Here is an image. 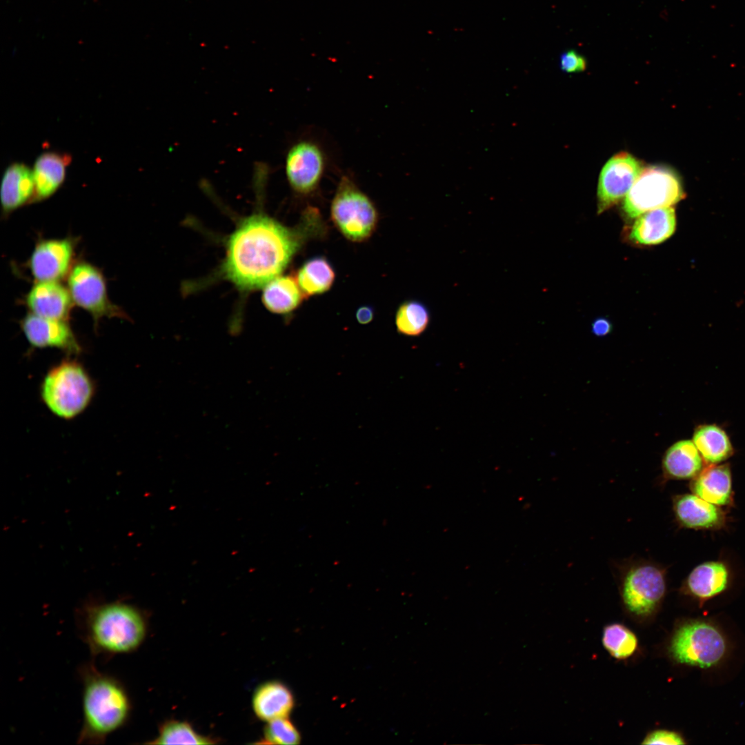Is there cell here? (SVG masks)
<instances>
[{
  "mask_svg": "<svg viewBox=\"0 0 745 745\" xmlns=\"http://www.w3.org/2000/svg\"><path fill=\"white\" fill-rule=\"evenodd\" d=\"M300 739V735L293 724L286 717H281L268 722L261 743L292 745L297 744Z\"/></svg>",
  "mask_w": 745,
  "mask_h": 745,
  "instance_id": "f1b7e54d",
  "label": "cell"
},
{
  "mask_svg": "<svg viewBox=\"0 0 745 745\" xmlns=\"http://www.w3.org/2000/svg\"><path fill=\"white\" fill-rule=\"evenodd\" d=\"M635 219L629 237L640 245L661 244L670 237L676 228L675 211L673 206L649 210Z\"/></svg>",
  "mask_w": 745,
  "mask_h": 745,
  "instance_id": "ac0fdd59",
  "label": "cell"
},
{
  "mask_svg": "<svg viewBox=\"0 0 745 745\" xmlns=\"http://www.w3.org/2000/svg\"><path fill=\"white\" fill-rule=\"evenodd\" d=\"M216 741L198 733L186 722L168 720L159 728L158 735L149 744H213Z\"/></svg>",
  "mask_w": 745,
  "mask_h": 745,
  "instance_id": "484cf974",
  "label": "cell"
},
{
  "mask_svg": "<svg viewBox=\"0 0 745 745\" xmlns=\"http://www.w3.org/2000/svg\"><path fill=\"white\" fill-rule=\"evenodd\" d=\"M26 301L30 313L63 321L68 319L73 304L68 288L59 281H37Z\"/></svg>",
  "mask_w": 745,
  "mask_h": 745,
  "instance_id": "2e32d148",
  "label": "cell"
},
{
  "mask_svg": "<svg viewBox=\"0 0 745 745\" xmlns=\"http://www.w3.org/2000/svg\"><path fill=\"white\" fill-rule=\"evenodd\" d=\"M375 316V310L370 306H360L356 311L355 317L357 321L361 324H368L372 321Z\"/></svg>",
  "mask_w": 745,
  "mask_h": 745,
  "instance_id": "d6a6232c",
  "label": "cell"
},
{
  "mask_svg": "<svg viewBox=\"0 0 745 745\" xmlns=\"http://www.w3.org/2000/svg\"><path fill=\"white\" fill-rule=\"evenodd\" d=\"M615 569L626 609L636 617L653 615L666 595V568L650 559L630 557L617 563Z\"/></svg>",
  "mask_w": 745,
  "mask_h": 745,
  "instance_id": "5b68a950",
  "label": "cell"
},
{
  "mask_svg": "<svg viewBox=\"0 0 745 745\" xmlns=\"http://www.w3.org/2000/svg\"><path fill=\"white\" fill-rule=\"evenodd\" d=\"M79 675L83 720L77 742L103 744L128 722L132 711L130 695L120 680L101 671L93 662L83 664Z\"/></svg>",
  "mask_w": 745,
  "mask_h": 745,
  "instance_id": "3957f363",
  "label": "cell"
},
{
  "mask_svg": "<svg viewBox=\"0 0 745 745\" xmlns=\"http://www.w3.org/2000/svg\"><path fill=\"white\" fill-rule=\"evenodd\" d=\"M430 312L420 301L408 300L402 303L395 314V326L398 332L410 337L423 333L430 323Z\"/></svg>",
  "mask_w": 745,
  "mask_h": 745,
  "instance_id": "4316f807",
  "label": "cell"
},
{
  "mask_svg": "<svg viewBox=\"0 0 745 745\" xmlns=\"http://www.w3.org/2000/svg\"><path fill=\"white\" fill-rule=\"evenodd\" d=\"M559 66L564 72H579L586 68L585 58L575 50H570L563 52L559 59Z\"/></svg>",
  "mask_w": 745,
  "mask_h": 745,
  "instance_id": "4dcf8cb0",
  "label": "cell"
},
{
  "mask_svg": "<svg viewBox=\"0 0 745 745\" xmlns=\"http://www.w3.org/2000/svg\"><path fill=\"white\" fill-rule=\"evenodd\" d=\"M690 488L698 497L719 506L733 503L732 474L728 464H709L691 479Z\"/></svg>",
  "mask_w": 745,
  "mask_h": 745,
  "instance_id": "e0dca14e",
  "label": "cell"
},
{
  "mask_svg": "<svg viewBox=\"0 0 745 745\" xmlns=\"http://www.w3.org/2000/svg\"><path fill=\"white\" fill-rule=\"evenodd\" d=\"M703 468V459L693 441L680 440L664 454L662 481L692 479Z\"/></svg>",
  "mask_w": 745,
  "mask_h": 745,
  "instance_id": "d6986e66",
  "label": "cell"
},
{
  "mask_svg": "<svg viewBox=\"0 0 745 745\" xmlns=\"http://www.w3.org/2000/svg\"><path fill=\"white\" fill-rule=\"evenodd\" d=\"M76 619L79 634L95 657L132 653L147 634L145 614L124 602L87 604L78 610Z\"/></svg>",
  "mask_w": 745,
  "mask_h": 745,
  "instance_id": "7a4b0ae2",
  "label": "cell"
},
{
  "mask_svg": "<svg viewBox=\"0 0 745 745\" xmlns=\"http://www.w3.org/2000/svg\"><path fill=\"white\" fill-rule=\"evenodd\" d=\"M306 298L301 290L296 277L279 276L264 286L262 301L270 312L288 314L301 304Z\"/></svg>",
  "mask_w": 745,
  "mask_h": 745,
  "instance_id": "603a6c76",
  "label": "cell"
},
{
  "mask_svg": "<svg viewBox=\"0 0 745 745\" xmlns=\"http://www.w3.org/2000/svg\"><path fill=\"white\" fill-rule=\"evenodd\" d=\"M252 708L256 716L261 720L286 717L294 706L290 691L284 684L268 682L259 685L254 692Z\"/></svg>",
  "mask_w": 745,
  "mask_h": 745,
  "instance_id": "44dd1931",
  "label": "cell"
},
{
  "mask_svg": "<svg viewBox=\"0 0 745 745\" xmlns=\"http://www.w3.org/2000/svg\"><path fill=\"white\" fill-rule=\"evenodd\" d=\"M68 286L73 303L91 315L96 326L103 317L127 319L126 314L109 299L104 277L91 264H75L68 274Z\"/></svg>",
  "mask_w": 745,
  "mask_h": 745,
  "instance_id": "9c48e42d",
  "label": "cell"
},
{
  "mask_svg": "<svg viewBox=\"0 0 745 745\" xmlns=\"http://www.w3.org/2000/svg\"><path fill=\"white\" fill-rule=\"evenodd\" d=\"M71 157L56 152H46L36 160L32 170L34 193L32 201H39L52 196L63 183L66 167Z\"/></svg>",
  "mask_w": 745,
  "mask_h": 745,
  "instance_id": "7402d4cb",
  "label": "cell"
},
{
  "mask_svg": "<svg viewBox=\"0 0 745 745\" xmlns=\"http://www.w3.org/2000/svg\"><path fill=\"white\" fill-rule=\"evenodd\" d=\"M20 326L32 348H57L69 355L82 352L81 344L66 321L29 313L22 319Z\"/></svg>",
  "mask_w": 745,
  "mask_h": 745,
  "instance_id": "7c38bea8",
  "label": "cell"
},
{
  "mask_svg": "<svg viewBox=\"0 0 745 745\" xmlns=\"http://www.w3.org/2000/svg\"><path fill=\"white\" fill-rule=\"evenodd\" d=\"M668 653L676 663L701 669L719 665L726 657L729 644L720 627L706 619H690L675 628Z\"/></svg>",
  "mask_w": 745,
  "mask_h": 745,
  "instance_id": "8992f818",
  "label": "cell"
},
{
  "mask_svg": "<svg viewBox=\"0 0 745 745\" xmlns=\"http://www.w3.org/2000/svg\"><path fill=\"white\" fill-rule=\"evenodd\" d=\"M731 581V572L724 562H706L690 572L681 586L680 592L702 608L706 602L724 593Z\"/></svg>",
  "mask_w": 745,
  "mask_h": 745,
  "instance_id": "5bb4252c",
  "label": "cell"
},
{
  "mask_svg": "<svg viewBox=\"0 0 745 745\" xmlns=\"http://www.w3.org/2000/svg\"><path fill=\"white\" fill-rule=\"evenodd\" d=\"M692 441L703 460L709 464H719L733 454L727 434L715 424L699 426L694 431Z\"/></svg>",
  "mask_w": 745,
  "mask_h": 745,
  "instance_id": "cb8c5ba5",
  "label": "cell"
},
{
  "mask_svg": "<svg viewBox=\"0 0 745 745\" xmlns=\"http://www.w3.org/2000/svg\"><path fill=\"white\" fill-rule=\"evenodd\" d=\"M296 279L307 298L329 290L335 281V272L328 259L318 256L304 262L299 269Z\"/></svg>",
  "mask_w": 745,
  "mask_h": 745,
  "instance_id": "d4e9b609",
  "label": "cell"
},
{
  "mask_svg": "<svg viewBox=\"0 0 745 745\" xmlns=\"http://www.w3.org/2000/svg\"><path fill=\"white\" fill-rule=\"evenodd\" d=\"M642 744L679 745L686 744H687V742L684 737L677 731L667 729H657L649 733L644 737Z\"/></svg>",
  "mask_w": 745,
  "mask_h": 745,
  "instance_id": "f546056e",
  "label": "cell"
},
{
  "mask_svg": "<svg viewBox=\"0 0 745 745\" xmlns=\"http://www.w3.org/2000/svg\"><path fill=\"white\" fill-rule=\"evenodd\" d=\"M324 228L319 212L311 207L304 210L295 228L263 214L248 217L228 240L223 276L243 291L264 287L279 277L303 244L321 233Z\"/></svg>",
  "mask_w": 745,
  "mask_h": 745,
  "instance_id": "6da1fadb",
  "label": "cell"
},
{
  "mask_svg": "<svg viewBox=\"0 0 745 745\" xmlns=\"http://www.w3.org/2000/svg\"><path fill=\"white\" fill-rule=\"evenodd\" d=\"M684 197L677 175L659 166L644 168L624 197L622 210L626 216L635 219L645 212L673 206Z\"/></svg>",
  "mask_w": 745,
  "mask_h": 745,
  "instance_id": "ba28073f",
  "label": "cell"
},
{
  "mask_svg": "<svg viewBox=\"0 0 745 745\" xmlns=\"http://www.w3.org/2000/svg\"><path fill=\"white\" fill-rule=\"evenodd\" d=\"M591 330L597 337L606 336L612 330V324L606 318L599 317L593 322Z\"/></svg>",
  "mask_w": 745,
  "mask_h": 745,
  "instance_id": "1f68e13d",
  "label": "cell"
},
{
  "mask_svg": "<svg viewBox=\"0 0 745 745\" xmlns=\"http://www.w3.org/2000/svg\"><path fill=\"white\" fill-rule=\"evenodd\" d=\"M602 644L612 657L626 659L635 653L638 639L636 635L626 626L613 623L604 627Z\"/></svg>",
  "mask_w": 745,
  "mask_h": 745,
  "instance_id": "83f0119b",
  "label": "cell"
},
{
  "mask_svg": "<svg viewBox=\"0 0 745 745\" xmlns=\"http://www.w3.org/2000/svg\"><path fill=\"white\" fill-rule=\"evenodd\" d=\"M74 253V242L69 238L39 241L29 260L32 276L37 281H59L68 275Z\"/></svg>",
  "mask_w": 745,
  "mask_h": 745,
  "instance_id": "4fadbf2b",
  "label": "cell"
},
{
  "mask_svg": "<svg viewBox=\"0 0 745 745\" xmlns=\"http://www.w3.org/2000/svg\"><path fill=\"white\" fill-rule=\"evenodd\" d=\"M673 511L677 524L693 530H719L726 523V514L721 506L712 504L694 493L675 495Z\"/></svg>",
  "mask_w": 745,
  "mask_h": 745,
  "instance_id": "9a60e30c",
  "label": "cell"
},
{
  "mask_svg": "<svg viewBox=\"0 0 745 745\" xmlns=\"http://www.w3.org/2000/svg\"><path fill=\"white\" fill-rule=\"evenodd\" d=\"M286 174L292 189L308 195L318 187L325 168V157L319 146L310 141L295 143L286 159Z\"/></svg>",
  "mask_w": 745,
  "mask_h": 745,
  "instance_id": "8fae6325",
  "label": "cell"
},
{
  "mask_svg": "<svg viewBox=\"0 0 745 745\" xmlns=\"http://www.w3.org/2000/svg\"><path fill=\"white\" fill-rule=\"evenodd\" d=\"M330 217L342 235L353 242L369 239L379 221L374 203L348 176L339 181L331 202Z\"/></svg>",
  "mask_w": 745,
  "mask_h": 745,
  "instance_id": "52a82bcc",
  "label": "cell"
},
{
  "mask_svg": "<svg viewBox=\"0 0 745 745\" xmlns=\"http://www.w3.org/2000/svg\"><path fill=\"white\" fill-rule=\"evenodd\" d=\"M644 167L626 152H619L603 166L597 187V212L602 213L625 197Z\"/></svg>",
  "mask_w": 745,
  "mask_h": 745,
  "instance_id": "30bf717a",
  "label": "cell"
},
{
  "mask_svg": "<svg viewBox=\"0 0 745 745\" xmlns=\"http://www.w3.org/2000/svg\"><path fill=\"white\" fill-rule=\"evenodd\" d=\"M95 393L94 381L77 359L66 358L53 366L40 386V396L46 408L62 419H72L91 403Z\"/></svg>",
  "mask_w": 745,
  "mask_h": 745,
  "instance_id": "277c9868",
  "label": "cell"
},
{
  "mask_svg": "<svg viewBox=\"0 0 745 745\" xmlns=\"http://www.w3.org/2000/svg\"><path fill=\"white\" fill-rule=\"evenodd\" d=\"M34 181L32 171L23 163H14L5 170L1 185L2 211L8 215L32 201Z\"/></svg>",
  "mask_w": 745,
  "mask_h": 745,
  "instance_id": "ffe728a7",
  "label": "cell"
}]
</instances>
